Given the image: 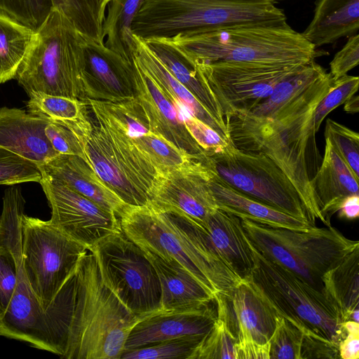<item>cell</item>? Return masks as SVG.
<instances>
[{"instance_id":"26","label":"cell","mask_w":359,"mask_h":359,"mask_svg":"<svg viewBox=\"0 0 359 359\" xmlns=\"http://www.w3.org/2000/svg\"><path fill=\"white\" fill-rule=\"evenodd\" d=\"M153 264L161 288L159 312L196 307L215 299L182 264L171 257H163L142 249Z\"/></svg>"},{"instance_id":"23","label":"cell","mask_w":359,"mask_h":359,"mask_svg":"<svg viewBox=\"0 0 359 359\" xmlns=\"http://www.w3.org/2000/svg\"><path fill=\"white\" fill-rule=\"evenodd\" d=\"M50 119L17 108H0V147L43 165L59 154L45 134Z\"/></svg>"},{"instance_id":"12","label":"cell","mask_w":359,"mask_h":359,"mask_svg":"<svg viewBox=\"0 0 359 359\" xmlns=\"http://www.w3.org/2000/svg\"><path fill=\"white\" fill-rule=\"evenodd\" d=\"M25 205L20 187L11 185L5 190L0 231L15 257L18 283L6 311L0 318V336L24 341L34 348L53 353L45 311L30 287L23 264L22 218Z\"/></svg>"},{"instance_id":"15","label":"cell","mask_w":359,"mask_h":359,"mask_svg":"<svg viewBox=\"0 0 359 359\" xmlns=\"http://www.w3.org/2000/svg\"><path fill=\"white\" fill-rule=\"evenodd\" d=\"M161 211L199 250L241 280H248L255 266L254 252L240 217L217 208L203 222H198L175 211Z\"/></svg>"},{"instance_id":"4","label":"cell","mask_w":359,"mask_h":359,"mask_svg":"<svg viewBox=\"0 0 359 359\" xmlns=\"http://www.w3.org/2000/svg\"><path fill=\"white\" fill-rule=\"evenodd\" d=\"M86 103L93 117L87 108L78 119L59 121L77 137L84 159L126 205H149L160 171L97 100Z\"/></svg>"},{"instance_id":"48","label":"cell","mask_w":359,"mask_h":359,"mask_svg":"<svg viewBox=\"0 0 359 359\" xmlns=\"http://www.w3.org/2000/svg\"><path fill=\"white\" fill-rule=\"evenodd\" d=\"M339 347L304 334L301 359L338 358Z\"/></svg>"},{"instance_id":"27","label":"cell","mask_w":359,"mask_h":359,"mask_svg":"<svg viewBox=\"0 0 359 359\" xmlns=\"http://www.w3.org/2000/svg\"><path fill=\"white\" fill-rule=\"evenodd\" d=\"M207 169L208 186L218 208L240 218L273 226L299 230L315 226L308 220L287 214L236 191L219 180L208 167Z\"/></svg>"},{"instance_id":"13","label":"cell","mask_w":359,"mask_h":359,"mask_svg":"<svg viewBox=\"0 0 359 359\" xmlns=\"http://www.w3.org/2000/svg\"><path fill=\"white\" fill-rule=\"evenodd\" d=\"M22 250L30 287L44 311L88 252L49 220L25 214L22 218Z\"/></svg>"},{"instance_id":"7","label":"cell","mask_w":359,"mask_h":359,"mask_svg":"<svg viewBox=\"0 0 359 359\" xmlns=\"http://www.w3.org/2000/svg\"><path fill=\"white\" fill-rule=\"evenodd\" d=\"M241 219L251 245L259 254L325 294L326 276L359 248L358 241L346 238L331 225L299 230Z\"/></svg>"},{"instance_id":"51","label":"cell","mask_w":359,"mask_h":359,"mask_svg":"<svg viewBox=\"0 0 359 359\" xmlns=\"http://www.w3.org/2000/svg\"><path fill=\"white\" fill-rule=\"evenodd\" d=\"M339 217L352 220L359 216V195H351L346 198L338 210Z\"/></svg>"},{"instance_id":"37","label":"cell","mask_w":359,"mask_h":359,"mask_svg":"<svg viewBox=\"0 0 359 359\" xmlns=\"http://www.w3.org/2000/svg\"><path fill=\"white\" fill-rule=\"evenodd\" d=\"M236 342L226 323L217 318L189 359H237Z\"/></svg>"},{"instance_id":"29","label":"cell","mask_w":359,"mask_h":359,"mask_svg":"<svg viewBox=\"0 0 359 359\" xmlns=\"http://www.w3.org/2000/svg\"><path fill=\"white\" fill-rule=\"evenodd\" d=\"M359 28V0H317L314 15L302 33L316 48L350 36Z\"/></svg>"},{"instance_id":"6","label":"cell","mask_w":359,"mask_h":359,"mask_svg":"<svg viewBox=\"0 0 359 359\" xmlns=\"http://www.w3.org/2000/svg\"><path fill=\"white\" fill-rule=\"evenodd\" d=\"M285 21L273 0H144L130 29L147 40L193 30Z\"/></svg>"},{"instance_id":"32","label":"cell","mask_w":359,"mask_h":359,"mask_svg":"<svg viewBox=\"0 0 359 359\" xmlns=\"http://www.w3.org/2000/svg\"><path fill=\"white\" fill-rule=\"evenodd\" d=\"M325 290L338 306L344 322L359 309V248L328 273Z\"/></svg>"},{"instance_id":"19","label":"cell","mask_w":359,"mask_h":359,"mask_svg":"<svg viewBox=\"0 0 359 359\" xmlns=\"http://www.w3.org/2000/svg\"><path fill=\"white\" fill-rule=\"evenodd\" d=\"M217 318L237 339L269 341L276 315L248 280H241L226 294L215 297Z\"/></svg>"},{"instance_id":"31","label":"cell","mask_w":359,"mask_h":359,"mask_svg":"<svg viewBox=\"0 0 359 359\" xmlns=\"http://www.w3.org/2000/svg\"><path fill=\"white\" fill-rule=\"evenodd\" d=\"M35 31L0 13V83L15 79Z\"/></svg>"},{"instance_id":"33","label":"cell","mask_w":359,"mask_h":359,"mask_svg":"<svg viewBox=\"0 0 359 359\" xmlns=\"http://www.w3.org/2000/svg\"><path fill=\"white\" fill-rule=\"evenodd\" d=\"M325 72L315 60L300 65L279 82L269 97L248 112L269 117L300 97Z\"/></svg>"},{"instance_id":"41","label":"cell","mask_w":359,"mask_h":359,"mask_svg":"<svg viewBox=\"0 0 359 359\" xmlns=\"http://www.w3.org/2000/svg\"><path fill=\"white\" fill-rule=\"evenodd\" d=\"M52 0H0V13L36 30L53 8Z\"/></svg>"},{"instance_id":"9","label":"cell","mask_w":359,"mask_h":359,"mask_svg":"<svg viewBox=\"0 0 359 359\" xmlns=\"http://www.w3.org/2000/svg\"><path fill=\"white\" fill-rule=\"evenodd\" d=\"M118 218L123 233L142 249L176 259L215 297L228 293L241 281L222 263L198 249L151 205H127Z\"/></svg>"},{"instance_id":"2","label":"cell","mask_w":359,"mask_h":359,"mask_svg":"<svg viewBox=\"0 0 359 359\" xmlns=\"http://www.w3.org/2000/svg\"><path fill=\"white\" fill-rule=\"evenodd\" d=\"M332 84L330 74L325 72L300 97L269 117L243 111L224 118L233 146L261 152L283 170L298 191L313 226L317 219L324 224L310 183L320 164L313 114Z\"/></svg>"},{"instance_id":"25","label":"cell","mask_w":359,"mask_h":359,"mask_svg":"<svg viewBox=\"0 0 359 359\" xmlns=\"http://www.w3.org/2000/svg\"><path fill=\"white\" fill-rule=\"evenodd\" d=\"M39 168L117 217L127 205L79 156L59 154Z\"/></svg>"},{"instance_id":"46","label":"cell","mask_w":359,"mask_h":359,"mask_svg":"<svg viewBox=\"0 0 359 359\" xmlns=\"http://www.w3.org/2000/svg\"><path fill=\"white\" fill-rule=\"evenodd\" d=\"M45 134L58 154L76 155L84 158L81 146L74 133L59 120L50 119Z\"/></svg>"},{"instance_id":"36","label":"cell","mask_w":359,"mask_h":359,"mask_svg":"<svg viewBox=\"0 0 359 359\" xmlns=\"http://www.w3.org/2000/svg\"><path fill=\"white\" fill-rule=\"evenodd\" d=\"M205 336L189 335L124 351L121 359H189Z\"/></svg>"},{"instance_id":"52","label":"cell","mask_w":359,"mask_h":359,"mask_svg":"<svg viewBox=\"0 0 359 359\" xmlns=\"http://www.w3.org/2000/svg\"><path fill=\"white\" fill-rule=\"evenodd\" d=\"M344 109L348 114H355L358 112L359 98L358 95H353L344 102Z\"/></svg>"},{"instance_id":"30","label":"cell","mask_w":359,"mask_h":359,"mask_svg":"<svg viewBox=\"0 0 359 359\" xmlns=\"http://www.w3.org/2000/svg\"><path fill=\"white\" fill-rule=\"evenodd\" d=\"M144 41L170 74L196 97L220 124L226 127L219 102L196 68L165 41L156 38Z\"/></svg>"},{"instance_id":"40","label":"cell","mask_w":359,"mask_h":359,"mask_svg":"<svg viewBox=\"0 0 359 359\" xmlns=\"http://www.w3.org/2000/svg\"><path fill=\"white\" fill-rule=\"evenodd\" d=\"M269 340L270 359H301L304 334L283 317L276 316Z\"/></svg>"},{"instance_id":"1","label":"cell","mask_w":359,"mask_h":359,"mask_svg":"<svg viewBox=\"0 0 359 359\" xmlns=\"http://www.w3.org/2000/svg\"><path fill=\"white\" fill-rule=\"evenodd\" d=\"M45 316L53 353L67 359H120L141 320L104 283L91 252L81 258Z\"/></svg>"},{"instance_id":"39","label":"cell","mask_w":359,"mask_h":359,"mask_svg":"<svg viewBox=\"0 0 359 359\" xmlns=\"http://www.w3.org/2000/svg\"><path fill=\"white\" fill-rule=\"evenodd\" d=\"M53 6L60 8L77 29L87 38L103 43L102 25L97 20L88 0H52Z\"/></svg>"},{"instance_id":"21","label":"cell","mask_w":359,"mask_h":359,"mask_svg":"<svg viewBox=\"0 0 359 359\" xmlns=\"http://www.w3.org/2000/svg\"><path fill=\"white\" fill-rule=\"evenodd\" d=\"M217 318L215 299L196 307L156 313L135 325L124 351L184 336H205Z\"/></svg>"},{"instance_id":"28","label":"cell","mask_w":359,"mask_h":359,"mask_svg":"<svg viewBox=\"0 0 359 359\" xmlns=\"http://www.w3.org/2000/svg\"><path fill=\"white\" fill-rule=\"evenodd\" d=\"M132 37V55L140 66L177 104L186 108L196 118L211 127L224 138L229 140L226 127L220 124L196 97L170 74L142 39L133 33Z\"/></svg>"},{"instance_id":"54","label":"cell","mask_w":359,"mask_h":359,"mask_svg":"<svg viewBox=\"0 0 359 359\" xmlns=\"http://www.w3.org/2000/svg\"><path fill=\"white\" fill-rule=\"evenodd\" d=\"M0 228H1V218H0Z\"/></svg>"},{"instance_id":"14","label":"cell","mask_w":359,"mask_h":359,"mask_svg":"<svg viewBox=\"0 0 359 359\" xmlns=\"http://www.w3.org/2000/svg\"><path fill=\"white\" fill-rule=\"evenodd\" d=\"M300 65L217 62L194 67L219 102L224 118L236 112L251 111Z\"/></svg>"},{"instance_id":"50","label":"cell","mask_w":359,"mask_h":359,"mask_svg":"<svg viewBox=\"0 0 359 359\" xmlns=\"http://www.w3.org/2000/svg\"><path fill=\"white\" fill-rule=\"evenodd\" d=\"M339 354L342 359H358L359 334L347 333L339 344Z\"/></svg>"},{"instance_id":"16","label":"cell","mask_w":359,"mask_h":359,"mask_svg":"<svg viewBox=\"0 0 359 359\" xmlns=\"http://www.w3.org/2000/svg\"><path fill=\"white\" fill-rule=\"evenodd\" d=\"M39 184L51 208L50 223L88 251L106 236L121 231L118 217L71 189L43 170Z\"/></svg>"},{"instance_id":"35","label":"cell","mask_w":359,"mask_h":359,"mask_svg":"<svg viewBox=\"0 0 359 359\" xmlns=\"http://www.w3.org/2000/svg\"><path fill=\"white\" fill-rule=\"evenodd\" d=\"M27 107L28 112L53 120H76L83 116L87 104L65 96L32 93Z\"/></svg>"},{"instance_id":"43","label":"cell","mask_w":359,"mask_h":359,"mask_svg":"<svg viewBox=\"0 0 359 359\" xmlns=\"http://www.w3.org/2000/svg\"><path fill=\"white\" fill-rule=\"evenodd\" d=\"M358 76L345 75L335 81L317 105L313 114V125L316 133L327 114L344 104L348 98L355 94L358 89Z\"/></svg>"},{"instance_id":"22","label":"cell","mask_w":359,"mask_h":359,"mask_svg":"<svg viewBox=\"0 0 359 359\" xmlns=\"http://www.w3.org/2000/svg\"><path fill=\"white\" fill-rule=\"evenodd\" d=\"M97 101L160 172L192 158L152 130L144 109L135 97L120 102Z\"/></svg>"},{"instance_id":"34","label":"cell","mask_w":359,"mask_h":359,"mask_svg":"<svg viewBox=\"0 0 359 359\" xmlns=\"http://www.w3.org/2000/svg\"><path fill=\"white\" fill-rule=\"evenodd\" d=\"M144 0H111L102 25L104 45L132 60L133 45L130 25Z\"/></svg>"},{"instance_id":"8","label":"cell","mask_w":359,"mask_h":359,"mask_svg":"<svg viewBox=\"0 0 359 359\" xmlns=\"http://www.w3.org/2000/svg\"><path fill=\"white\" fill-rule=\"evenodd\" d=\"M252 248L255 266L248 281L276 315L305 335L339 347L346 333L335 302Z\"/></svg>"},{"instance_id":"42","label":"cell","mask_w":359,"mask_h":359,"mask_svg":"<svg viewBox=\"0 0 359 359\" xmlns=\"http://www.w3.org/2000/svg\"><path fill=\"white\" fill-rule=\"evenodd\" d=\"M41 177L35 163L0 147V185L39 183Z\"/></svg>"},{"instance_id":"45","label":"cell","mask_w":359,"mask_h":359,"mask_svg":"<svg viewBox=\"0 0 359 359\" xmlns=\"http://www.w3.org/2000/svg\"><path fill=\"white\" fill-rule=\"evenodd\" d=\"M180 108L181 116L187 129L206 154L220 151L229 143V140H226L211 127L196 118L186 108L180 105Z\"/></svg>"},{"instance_id":"11","label":"cell","mask_w":359,"mask_h":359,"mask_svg":"<svg viewBox=\"0 0 359 359\" xmlns=\"http://www.w3.org/2000/svg\"><path fill=\"white\" fill-rule=\"evenodd\" d=\"M202 161L219 180L236 191L309 221L298 191L283 170L265 154L238 149L229 141L222 150L206 154Z\"/></svg>"},{"instance_id":"44","label":"cell","mask_w":359,"mask_h":359,"mask_svg":"<svg viewBox=\"0 0 359 359\" xmlns=\"http://www.w3.org/2000/svg\"><path fill=\"white\" fill-rule=\"evenodd\" d=\"M17 283V263L5 236L0 231V318L11 303Z\"/></svg>"},{"instance_id":"20","label":"cell","mask_w":359,"mask_h":359,"mask_svg":"<svg viewBox=\"0 0 359 359\" xmlns=\"http://www.w3.org/2000/svg\"><path fill=\"white\" fill-rule=\"evenodd\" d=\"M83 88L87 100L120 102L135 97L133 57L86 39Z\"/></svg>"},{"instance_id":"18","label":"cell","mask_w":359,"mask_h":359,"mask_svg":"<svg viewBox=\"0 0 359 359\" xmlns=\"http://www.w3.org/2000/svg\"><path fill=\"white\" fill-rule=\"evenodd\" d=\"M133 62L135 98L152 130L192 158L203 159L206 153L187 129L180 105L140 66L133 55Z\"/></svg>"},{"instance_id":"5","label":"cell","mask_w":359,"mask_h":359,"mask_svg":"<svg viewBox=\"0 0 359 359\" xmlns=\"http://www.w3.org/2000/svg\"><path fill=\"white\" fill-rule=\"evenodd\" d=\"M86 39L63 11L54 6L35 31L15 79L28 95L44 93L86 102L83 75Z\"/></svg>"},{"instance_id":"24","label":"cell","mask_w":359,"mask_h":359,"mask_svg":"<svg viewBox=\"0 0 359 359\" xmlns=\"http://www.w3.org/2000/svg\"><path fill=\"white\" fill-rule=\"evenodd\" d=\"M310 183L327 226L331 225L330 217L338 212L346 198L359 195L358 180L327 139L323 158Z\"/></svg>"},{"instance_id":"53","label":"cell","mask_w":359,"mask_h":359,"mask_svg":"<svg viewBox=\"0 0 359 359\" xmlns=\"http://www.w3.org/2000/svg\"><path fill=\"white\" fill-rule=\"evenodd\" d=\"M343 327L346 334H359V323L358 322L351 320H348L343 323Z\"/></svg>"},{"instance_id":"38","label":"cell","mask_w":359,"mask_h":359,"mask_svg":"<svg viewBox=\"0 0 359 359\" xmlns=\"http://www.w3.org/2000/svg\"><path fill=\"white\" fill-rule=\"evenodd\" d=\"M325 138L359 179V135L348 127L328 118L326 121Z\"/></svg>"},{"instance_id":"49","label":"cell","mask_w":359,"mask_h":359,"mask_svg":"<svg viewBox=\"0 0 359 359\" xmlns=\"http://www.w3.org/2000/svg\"><path fill=\"white\" fill-rule=\"evenodd\" d=\"M237 359H270V343L259 344L252 339H238L236 344Z\"/></svg>"},{"instance_id":"47","label":"cell","mask_w":359,"mask_h":359,"mask_svg":"<svg viewBox=\"0 0 359 359\" xmlns=\"http://www.w3.org/2000/svg\"><path fill=\"white\" fill-rule=\"evenodd\" d=\"M359 63V35L358 34L348 36L344 47L337 52L330 63L332 81L345 75L355 67Z\"/></svg>"},{"instance_id":"10","label":"cell","mask_w":359,"mask_h":359,"mask_svg":"<svg viewBox=\"0 0 359 359\" xmlns=\"http://www.w3.org/2000/svg\"><path fill=\"white\" fill-rule=\"evenodd\" d=\"M106 285L141 320L161 309L157 273L142 249L121 230L98 241L90 250Z\"/></svg>"},{"instance_id":"17","label":"cell","mask_w":359,"mask_h":359,"mask_svg":"<svg viewBox=\"0 0 359 359\" xmlns=\"http://www.w3.org/2000/svg\"><path fill=\"white\" fill-rule=\"evenodd\" d=\"M150 205L203 222L218 208L202 159L191 158L161 172L152 190Z\"/></svg>"},{"instance_id":"3","label":"cell","mask_w":359,"mask_h":359,"mask_svg":"<svg viewBox=\"0 0 359 359\" xmlns=\"http://www.w3.org/2000/svg\"><path fill=\"white\" fill-rule=\"evenodd\" d=\"M156 39L170 45L193 67L217 62L292 66L309 63L322 55L287 21L193 30Z\"/></svg>"}]
</instances>
